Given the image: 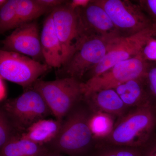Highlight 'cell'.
Segmentation results:
<instances>
[{
    "label": "cell",
    "mask_w": 156,
    "mask_h": 156,
    "mask_svg": "<svg viewBox=\"0 0 156 156\" xmlns=\"http://www.w3.org/2000/svg\"><path fill=\"white\" fill-rule=\"evenodd\" d=\"M92 113L83 99L65 117L59 134L48 147L67 156H90L97 143L89 128Z\"/></svg>",
    "instance_id": "6da1fadb"
},
{
    "label": "cell",
    "mask_w": 156,
    "mask_h": 156,
    "mask_svg": "<svg viewBox=\"0 0 156 156\" xmlns=\"http://www.w3.org/2000/svg\"><path fill=\"white\" fill-rule=\"evenodd\" d=\"M115 123L112 132L99 142L107 145L141 148L153 136L156 107L151 103L131 109Z\"/></svg>",
    "instance_id": "7a4b0ae2"
},
{
    "label": "cell",
    "mask_w": 156,
    "mask_h": 156,
    "mask_svg": "<svg viewBox=\"0 0 156 156\" xmlns=\"http://www.w3.org/2000/svg\"><path fill=\"white\" fill-rule=\"evenodd\" d=\"M84 83L73 78L46 81L39 79L32 88L42 95L53 116L62 120L83 100Z\"/></svg>",
    "instance_id": "3957f363"
},
{
    "label": "cell",
    "mask_w": 156,
    "mask_h": 156,
    "mask_svg": "<svg viewBox=\"0 0 156 156\" xmlns=\"http://www.w3.org/2000/svg\"><path fill=\"white\" fill-rule=\"evenodd\" d=\"M1 109L20 135L34 123L53 115L42 95L32 88L18 97L7 99L2 103Z\"/></svg>",
    "instance_id": "277c9868"
},
{
    "label": "cell",
    "mask_w": 156,
    "mask_h": 156,
    "mask_svg": "<svg viewBox=\"0 0 156 156\" xmlns=\"http://www.w3.org/2000/svg\"><path fill=\"white\" fill-rule=\"evenodd\" d=\"M120 39L110 40L96 36L87 38L72 56L56 71L57 79L73 78L83 81L87 73L103 59Z\"/></svg>",
    "instance_id": "5b68a950"
},
{
    "label": "cell",
    "mask_w": 156,
    "mask_h": 156,
    "mask_svg": "<svg viewBox=\"0 0 156 156\" xmlns=\"http://www.w3.org/2000/svg\"><path fill=\"white\" fill-rule=\"evenodd\" d=\"M94 2L105 10L123 37L135 34L154 25L136 1L94 0Z\"/></svg>",
    "instance_id": "8992f818"
},
{
    "label": "cell",
    "mask_w": 156,
    "mask_h": 156,
    "mask_svg": "<svg viewBox=\"0 0 156 156\" xmlns=\"http://www.w3.org/2000/svg\"><path fill=\"white\" fill-rule=\"evenodd\" d=\"M51 68L23 54L1 50L0 77L18 84L24 90L32 88L39 78Z\"/></svg>",
    "instance_id": "52a82bcc"
},
{
    "label": "cell",
    "mask_w": 156,
    "mask_h": 156,
    "mask_svg": "<svg viewBox=\"0 0 156 156\" xmlns=\"http://www.w3.org/2000/svg\"><path fill=\"white\" fill-rule=\"evenodd\" d=\"M66 3L50 12L66 62L86 39L92 36L85 29L80 16V9H72Z\"/></svg>",
    "instance_id": "ba28073f"
},
{
    "label": "cell",
    "mask_w": 156,
    "mask_h": 156,
    "mask_svg": "<svg viewBox=\"0 0 156 156\" xmlns=\"http://www.w3.org/2000/svg\"><path fill=\"white\" fill-rule=\"evenodd\" d=\"M148 62L140 53L119 62L99 75L84 82V94L103 89H114L126 82L144 76Z\"/></svg>",
    "instance_id": "9c48e42d"
},
{
    "label": "cell",
    "mask_w": 156,
    "mask_h": 156,
    "mask_svg": "<svg viewBox=\"0 0 156 156\" xmlns=\"http://www.w3.org/2000/svg\"><path fill=\"white\" fill-rule=\"evenodd\" d=\"M156 36L154 25L138 33L120 38L109 50L103 59L87 73V80L99 75L119 62L140 54L149 39Z\"/></svg>",
    "instance_id": "30bf717a"
},
{
    "label": "cell",
    "mask_w": 156,
    "mask_h": 156,
    "mask_svg": "<svg viewBox=\"0 0 156 156\" xmlns=\"http://www.w3.org/2000/svg\"><path fill=\"white\" fill-rule=\"evenodd\" d=\"M1 43L2 50L27 55L37 61L41 62L44 60L45 62L36 21L24 23L15 29Z\"/></svg>",
    "instance_id": "8fae6325"
},
{
    "label": "cell",
    "mask_w": 156,
    "mask_h": 156,
    "mask_svg": "<svg viewBox=\"0 0 156 156\" xmlns=\"http://www.w3.org/2000/svg\"><path fill=\"white\" fill-rule=\"evenodd\" d=\"M81 20L90 36L101 37L110 40L123 37L106 11L94 0L85 8L80 9Z\"/></svg>",
    "instance_id": "7c38bea8"
},
{
    "label": "cell",
    "mask_w": 156,
    "mask_h": 156,
    "mask_svg": "<svg viewBox=\"0 0 156 156\" xmlns=\"http://www.w3.org/2000/svg\"><path fill=\"white\" fill-rule=\"evenodd\" d=\"M41 39L45 63L50 68H60L65 63L66 59L51 12L43 23Z\"/></svg>",
    "instance_id": "4fadbf2b"
},
{
    "label": "cell",
    "mask_w": 156,
    "mask_h": 156,
    "mask_svg": "<svg viewBox=\"0 0 156 156\" xmlns=\"http://www.w3.org/2000/svg\"><path fill=\"white\" fill-rule=\"evenodd\" d=\"M83 100L92 112H101L119 118L129 109L114 89L95 90L84 94Z\"/></svg>",
    "instance_id": "5bb4252c"
},
{
    "label": "cell",
    "mask_w": 156,
    "mask_h": 156,
    "mask_svg": "<svg viewBox=\"0 0 156 156\" xmlns=\"http://www.w3.org/2000/svg\"><path fill=\"white\" fill-rule=\"evenodd\" d=\"M63 120L43 119L34 123L21 133L20 138L41 145L48 146L58 136Z\"/></svg>",
    "instance_id": "9a60e30c"
},
{
    "label": "cell",
    "mask_w": 156,
    "mask_h": 156,
    "mask_svg": "<svg viewBox=\"0 0 156 156\" xmlns=\"http://www.w3.org/2000/svg\"><path fill=\"white\" fill-rule=\"evenodd\" d=\"M143 77L128 81L114 89L129 109L151 103L147 92Z\"/></svg>",
    "instance_id": "2e32d148"
},
{
    "label": "cell",
    "mask_w": 156,
    "mask_h": 156,
    "mask_svg": "<svg viewBox=\"0 0 156 156\" xmlns=\"http://www.w3.org/2000/svg\"><path fill=\"white\" fill-rule=\"evenodd\" d=\"M55 152L20 136L14 137L0 148V156H47Z\"/></svg>",
    "instance_id": "e0dca14e"
},
{
    "label": "cell",
    "mask_w": 156,
    "mask_h": 156,
    "mask_svg": "<svg viewBox=\"0 0 156 156\" xmlns=\"http://www.w3.org/2000/svg\"><path fill=\"white\" fill-rule=\"evenodd\" d=\"M115 117L101 112H92L89 126L96 142L102 141L111 134L114 128Z\"/></svg>",
    "instance_id": "ac0fdd59"
},
{
    "label": "cell",
    "mask_w": 156,
    "mask_h": 156,
    "mask_svg": "<svg viewBox=\"0 0 156 156\" xmlns=\"http://www.w3.org/2000/svg\"><path fill=\"white\" fill-rule=\"evenodd\" d=\"M49 11L51 10L41 5L36 0H17L16 11L19 27L32 22Z\"/></svg>",
    "instance_id": "d6986e66"
},
{
    "label": "cell",
    "mask_w": 156,
    "mask_h": 156,
    "mask_svg": "<svg viewBox=\"0 0 156 156\" xmlns=\"http://www.w3.org/2000/svg\"><path fill=\"white\" fill-rule=\"evenodd\" d=\"M90 156H141L140 148L107 145L97 142Z\"/></svg>",
    "instance_id": "ffe728a7"
},
{
    "label": "cell",
    "mask_w": 156,
    "mask_h": 156,
    "mask_svg": "<svg viewBox=\"0 0 156 156\" xmlns=\"http://www.w3.org/2000/svg\"><path fill=\"white\" fill-rule=\"evenodd\" d=\"M17 0H8L0 10V33L4 34L19 27L17 11Z\"/></svg>",
    "instance_id": "44dd1931"
},
{
    "label": "cell",
    "mask_w": 156,
    "mask_h": 156,
    "mask_svg": "<svg viewBox=\"0 0 156 156\" xmlns=\"http://www.w3.org/2000/svg\"><path fill=\"white\" fill-rule=\"evenodd\" d=\"M143 78L150 101L156 107V62H148Z\"/></svg>",
    "instance_id": "7402d4cb"
},
{
    "label": "cell",
    "mask_w": 156,
    "mask_h": 156,
    "mask_svg": "<svg viewBox=\"0 0 156 156\" xmlns=\"http://www.w3.org/2000/svg\"><path fill=\"white\" fill-rule=\"evenodd\" d=\"M20 135L5 112L0 110V148L15 136Z\"/></svg>",
    "instance_id": "603a6c76"
},
{
    "label": "cell",
    "mask_w": 156,
    "mask_h": 156,
    "mask_svg": "<svg viewBox=\"0 0 156 156\" xmlns=\"http://www.w3.org/2000/svg\"><path fill=\"white\" fill-rule=\"evenodd\" d=\"M140 54L148 62H156V37H153L149 39L144 46Z\"/></svg>",
    "instance_id": "cb8c5ba5"
},
{
    "label": "cell",
    "mask_w": 156,
    "mask_h": 156,
    "mask_svg": "<svg viewBox=\"0 0 156 156\" xmlns=\"http://www.w3.org/2000/svg\"><path fill=\"white\" fill-rule=\"evenodd\" d=\"M143 11L156 25V0H138L136 1Z\"/></svg>",
    "instance_id": "d4e9b609"
},
{
    "label": "cell",
    "mask_w": 156,
    "mask_h": 156,
    "mask_svg": "<svg viewBox=\"0 0 156 156\" xmlns=\"http://www.w3.org/2000/svg\"><path fill=\"white\" fill-rule=\"evenodd\" d=\"M141 156H156V136L151 138L148 142L140 148Z\"/></svg>",
    "instance_id": "484cf974"
},
{
    "label": "cell",
    "mask_w": 156,
    "mask_h": 156,
    "mask_svg": "<svg viewBox=\"0 0 156 156\" xmlns=\"http://www.w3.org/2000/svg\"><path fill=\"white\" fill-rule=\"evenodd\" d=\"M37 3L45 8L53 9L64 5L67 1L63 0H36Z\"/></svg>",
    "instance_id": "4316f807"
},
{
    "label": "cell",
    "mask_w": 156,
    "mask_h": 156,
    "mask_svg": "<svg viewBox=\"0 0 156 156\" xmlns=\"http://www.w3.org/2000/svg\"><path fill=\"white\" fill-rule=\"evenodd\" d=\"M92 0H73L67 2L66 5L72 9H83L91 2Z\"/></svg>",
    "instance_id": "83f0119b"
},
{
    "label": "cell",
    "mask_w": 156,
    "mask_h": 156,
    "mask_svg": "<svg viewBox=\"0 0 156 156\" xmlns=\"http://www.w3.org/2000/svg\"><path fill=\"white\" fill-rule=\"evenodd\" d=\"M5 81L0 77V101L1 103L7 99V88Z\"/></svg>",
    "instance_id": "f1b7e54d"
},
{
    "label": "cell",
    "mask_w": 156,
    "mask_h": 156,
    "mask_svg": "<svg viewBox=\"0 0 156 156\" xmlns=\"http://www.w3.org/2000/svg\"><path fill=\"white\" fill-rule=\"evenodd\" d=\"M47 156H64V155L62 154L54 152Z\"/></svg>",
    "instance_id": "f546056e"
},
{
    "label": "cell",
    "mask_w": 156,
    "mask_h": 156,
    "mask_svg": "<svg viewBox=\"0 0 156 156\" xmlns=\"http://www.w3.org/2000/svg\"><path fill=\"white\" fill-rule=\"evenodd\" d=\"M7 1H8V0H0V6H1V8L5 5Z\"/></svg>",
    "instance_id": "4dcf8cb0"
},
{
    "label": "cell",
    "mask_w": 156,
    "mask_h": 156,
    "mask_svg": "<svg viewBox=\"0 0 156 156\" xmlns=\"http://www.w3.org/2000/svg\"></svg>",
    "instance_id": "1f68e13d"
}]
</instances>
